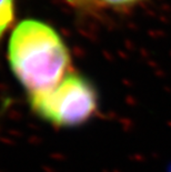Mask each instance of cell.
Segmentation results:
<instances>
[{
	"mask_svg": "<svg viewBox=\"0 0 171 172\" xmlns=\"http://www.w3.org/2000/svg\"><path fill=\"white\" fill-rule=\"evenodd\" d=\"M69 5L78 9H88L91 7H96V0H66Z\"/></svg>",
	"mask_w": 171,
	"mask_h": 172,
	"instance_id": "obj_5",
	"label": "cell"
},
{
	"mask_svg": "<svg viewBox=\"0 0 171 172\" xmlns=\"http://www.w3.org/2000/svg\"><path fill=\"white\" fill-rule=\"evenodd\" d=\"M29 104L41 120L59 128H73L94 118L99 99L92 82L71 71L52 89L29 95Z\"/></svg>",
	"mask_w": 171,
	"mask_h": 172,
	"instance_id": "obj_2",
	"label": "cell"
},
{
	"mask_svg": "<svg viewBox=\"0 0 171 172\" xmlns=\"http://www.w3.org/2000/svg\"><path fill=\"white\" fill-rule=\"evenodd\" d=\"M145 0H96L98 7H102L113 11H128L137 7Z\"/></svg>",
	"mask_w": 171,
	"mask_h": 172,
	"instance_id": "obj_4",
	"label": "cell"
},
{
	"mask_svg": "<svg viewBox=\"0 0 171 172\" xmlns=\"http://www.w3.org/2000/svg\"><path fill=\"white\" fill-rule=\"evenodd\" d=\"M16 19V0H0V41L13 26Z\"/></svg>",
	"mask_w": 171,
	"mask_h": 172,
	"instance_id": "obj_3",
	"label": "cell"
},
{
	"mask_svg": "<svg viewBox=\"0 0 171 172\" xmlns=\"http://www.w3.org/2000/svg\"><path fill=\"white\" fill-rule=\"evenodd\" d=\"M10 69L28 95L50 90L71 72V54L57 29L48 22L27 18L9 36Z\"/></svg>",
	"mask_w": 171,
	"mask_h": 172,
	"instance_id": "obj_1",
	"label": "cell"
}]
</instances>
